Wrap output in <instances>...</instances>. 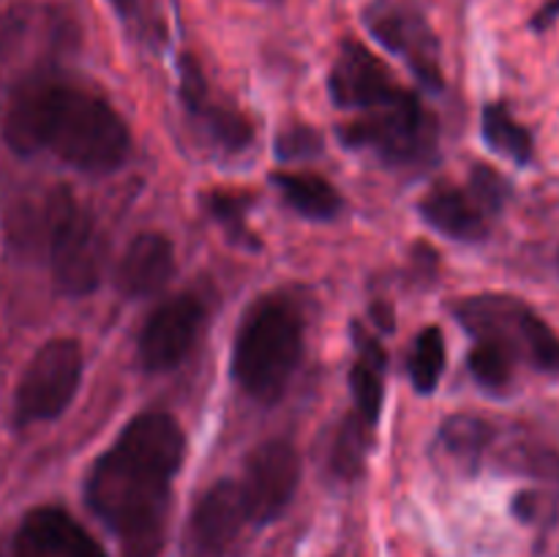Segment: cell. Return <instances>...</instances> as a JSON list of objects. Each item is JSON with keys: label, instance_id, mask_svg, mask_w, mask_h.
<instances>
[{"label": "cell", "instance_id": "obj_1", "mask_svg": "<svg viewBox=\"0 0 559 557\" xmlns=\"http://www.w3.org/2000/svg\"><path fill=\"white\" fill-rule=\"evenodd\" d=\"M183 451V429L173 415L142 413L93 464L87 506L118 535L129 557H156Z\"/></svg>", "mask_w": 559, "mask_h": 557}, {"label": "cell", "instance_id": "obj_2", "mask_svg": "<svg viewBox=\"0 0 559 557\" xmlns=\"http://www.w3.org/2000/svg\"><path fill=\"white\" fill-rule=\"evenodd\" d=\"M304 353V320L287 298L251 306L235 336L233 375L246 393L271 402L287 388Z\"/></svg>", "mask_w": 559, "mask_h": 557}, {"label": "cell", "instance_id": "obj_3", "mask_svg": "<svg viewBox=\"0 0 559 557\" xmlns=\"http://www.w3.org/2000/svg\"><path fill=\"white\" fill-rule=\"evenodd\" d=\"M129 126L96 93L60 87L47 147L85 173H112L129 156Z\"/></svg>", "mask_w": 559, "mask_h": 557}, {"label": "cell", "instance_id": "obj_4", "mask_svg": "<svg viewBox=\"0 0 559 557\" xmlns=\"http://www.w3.org/2000/svg\"><path fill=\"white\" fill-rule=\"evenodd\" d=\"M338 140L349 147H371L393 164H413L435 153L437 126L418 96L402 87L391 102L366 109L364 118L342 126Z\"/></svg>", "mask_w": 559, "mask_h": 557}, {"label": "cell", "instance_id": "obj_5", "mask_svg": "<svg viewBox=\"0 0 559 557\" xmlns=\"http://www.w3.org/2000/svg\"><path fill=\"white\" fill-rule=\"evenodd\" d=\"M456 317L475 339H500L516 353V358H527L535 369L559 375V336L524 300L480 295L459 304Z\"/></svg>", "mask_w": 559, "mask_h": 557}, {"label": "cell", "instance_id": "obj_6", "mask_svg": "<svg viewBox=\"0 0 559 557\" xmlns=\"http://www.w3.org/2000/svg\"><path fill=\"white\" fill-rule=\"evenodd\" d=\"M49 262L55 282L69 295H87L102 278V238L74 197L58 189L47 208Z\"/></svg>", "mask_w": 559, "mask_h": 557}, {"label": "cell", "instance_id": "obj_7", "mask_svg": "<svg viewBox=\"0 0 559 557\" xmlns=\"http://www.w3.org/2000/svg\"><path fill=\"white\" fill-rule=\"evenodd\" d=\"M82 380V349L74 339H52L27 364L16 386L14 415L20 426L52 420L69 407Z\"/></svg>", "mask_w": 559, "mask_h": 557}, {"label": "cell", "instance_id": "obj_8", "mask_svg": "<svg viewBox=\"0 0 559 557\" xmlns=\"http://www.w3.org/2000/svg\"><path fill=\"white\" fill-rule=\"evenodd\" d=\"M366 31L399 55L420 82L442 87L440 44L418 0H371L364 11Z\"/></svg>", "mask_w": 559, "mask_h": 557}, {"label": "cell", "instance_id": "obj_9", "mask_svg": "<svg viewBox=\"0 0 559 557\" xmlns=\"http://www.w3.org/2000/svg\"><path fill=\"white\" fill-rule=\"evenodd\" d=\"M300 484V457L287 440H267L249 453L243 491L249 522L267 524L284 513Z\"/></svg>", "mask_w": 559, "mask_h": 557}, {"label": "cell", "instance_id": "obj_10", "mask_svg": "<svg viewBox=\"0 0 559 557\" xmlns=\"http://www.w3.org/2000/svg\"><path fill=\"white\" fill-rule=\"evenodd\" d=\"M205 322V306L194 295L164 300L140 333V360L151 371H169L191 353Z\"/></svg>", "mask_w": 559, "mask_h": 557}, {"label": "cell", "instance_id": "obj_11", "mask_svg": "<svg viewBox=\"0 0 559 557\" xmlns=\"http://www.w3.org/2000/svg\"><path fill=\"white\" fill-rule=\"evenodd\" d=\"M328 91L336 107L374 109L391 102L402 87L396 85L388 66L364 44L344 42L328 76Z\"/></svg>", "mask_w": 559, "mask_h": 557}, {"label": "cell", "instance_id": "obj_12", "mask_svg": "<svg viewBox=\"0 0 559 557\" xmlns=\"http://www.w3.org/2000/svg\"><path fill=\"white\" fill-rule=\"evenodd\" d=\"M60 87L63 82L52 74H33L14 87L3 115V137L11 151L33 156L47 147Z\"/></svg>", "mask_w": 559, "mask_h": 557}, {"label": "cell", "instance_id": "obj_13", "mask_svg": "<svg viewBox=\"0 0 559 557\" xmlns=\"http://www.w3.org/2000/svg\"><path fill=\"white\" fill-rule=\"evenodd\" d=\"M14 557H107L98 541L63 508L44 506L22 519Z\"/></svg>", "mask_w": 559, "mask_h": 557}, {"label": "cell", "instance_id": "obj_14", "mask_svg": "<svg viewBox=\"0 0 559 557\" xmlns=\"http://www.w3.org/2000/svg\"><path fill=\"white\" fill-rule=\"evenodd\" d=\"M249 522V511H246L243 491L235 481H218L216 486L205 491L197 511L191 517V535H194L197 546L207 555L227 549L235 538L240 535L243 524Z\"/></svg>", "mask_w": 559, "mask_h": 557}, {"label": "cell", "instance_id": "obj_15", "mask_svg": "<svg viewBox=\"0 0 559 557\" xmlns=\"http://www.w3.org/2000/svg\"><path fill=\"white\" fill-rule=\"evenodd\" d=\"M175 271V251L167 235L140 233L118 265V289L129 298H151L167 287Z\"/></svg>", "mask_w": 559, "mask_h": 557}, {"label": "cell", "instance_id": "obj_16", "mask_svg": "<svg viewBox=\"0 0 559 557\" xmlns=\"http://www.w3.org/2000/svg\"><path fill=\"white\" fill-rule=\"evenodd\" d=\"M420 216L437 233L456 240H484L489 233L486 213L467 189L440 183L420 200Z\"/></svg>", "mask_w": 559, "mask_h": 557}, {"label": "cell", "instance_id": "obj_17", "mask_svg": "<svg viewBox=\"0 0 559 557\" xmlns=\"http://www.w3.org/2000/svg\"><path fill=\"white\" fill-rule=\"evenodd\" d=\"M355 347H358V358H355L353 371H349V386H353L355 404H358V415L366 424H374L380 418L382 399H385V388H382V377L388 369V353L377 339L360 325L353 328Z\"/></svg>", "mask_w": 559, "mask_h": 557}, {"label": "cell", "instance_id": "obj_18", "mask_svg": "<svg viewBox=\"0 0 559 557\" xmlns=\"http://www.w3.org/2000/svg\"><path fill=\"white\" fill-rule=\"evenodd\" d=\"M273 183L278 186L287 205L306 218H320L322 222V218H333L342 211V197L325 178L304 173H278L273 175Z\"/></svg>", "mask_w": 559, "mask_h": 557}, {"label": "cell", "instance_id": "obj_19", "mask_svg": "<svg viewBox=\"0 0 559 557\" xmlns=\"http://www.w3.org/2000/svg\"><path fill=\"white\" fill-rule=\"evenodd\" d=\"M484 140L491 151L516 164H530L535 156V140L502 104H489L484 109Z\"/></svg>", "mask_w": 559, "mask_h": 557}, {"label": "cell", "instance_id": "obj_20", "mask_svg": "<svg viewBox=\"0 0 559 557\" xmlns=\"http://www.w3.org/2000/svg\"><path fill=\"white\" fill-rule=\"evenodd\" d=\"M491 431L495 429L484 418H478V415H453L442 426L440 446L445 448V453L453 462L475 467L486 448H489L491 437H495Z\"/></svg>", "mask_w": 559, "mask_h": 557}, {"label": "cell", "instance_id": "obj_21", "mask_svg": "<svg viewBox=\"0 0 559 557\" xmlns=\"http://www.w3.org/2000/svg\"><path fill=\"white\" fill-rule=\"evenodd\" d=\"M469 371L475 380L489 391H502L511 386L513 366H516V353L506 342L491 336L475 339V347L469 349Z\"/></svg>", "mask_w": 559, "mask_h": 557}, {"label": "cell", "instance_id": "obj_22", "mask_svg": "<svg viewBox=\"0 0 559 557\" xmlns=\"http://www.w3.org/2000/svg\"><path fill=\"white\" fill-rule=\"evenodd\" d=\"M445 371V336L440 328H424L413 344L409 355V380L415 391L431 393L440 386V377Z\"/></svg>", "mask_w": 559, "mask_h": 557}, {"label": "cell", "instance_id": "obj_23", "mask_svg": "<svg viewBox=\"0 0 559 557\" xmlns=\"http://www.w3.org/2000/svg\"><path fill=\"white\" fill-rule=\"evenodd\" d=\"M366 448H369V424L358 413L349 415L333 442V473L344 481L358 478L366 462Z\"/></svg>", "mask_w": 559, "mask_h": 557}, {"label": "cell", "instance_id": "obj_24", "mask_svg": "<svg viewBox=\"0 0 559 557\" xmlns=\"http://www.w3.org/2000/svg\"><path fill=\"white\" fill-rule=\"evenodd\" d=\"M191 112L205 123L207 134H211L218 145L227 147V151H243L251 142V137H254L251 123L243 115L235 112V109L216 107V104H211L207 98L202 104H197Z\"/></svg>", "mask_w": 559, "mask_h": 557}, {"label": "cell", "instance_id": "obj_25", "mask_svg": "<svg viewBox=\"0 0 559 557\" xmlns=\"http://www.w3.org/2000/svg\"><path fill=\"white\" fill-rule=\"evenodd\" d=\"M249 197L246 194H229V191H211L205 200L207 213L216 218L224 227V233L235 240L238 246H246V249H257L260 240L254 238L249 227H246V211H249Z\"/></svg>", "mask_w": 559, "mask_h": 557}, {"label": "cell", "instance_id": "obj_26", "mask_svg": "<svg viewBox=\"0 0 559 557\" xmlns=\"http://www.w3.org/2000/svg\"><path fill=\"white\" fill-rule=\"evenodd\" d=\"M467 191L473 194V200L478 202L480 211H484L486 216H491V213H500L502 205L508 202V197H511V183H508L497 169L478 164V167H473V175H469Z\"/></svg>", "mask_w": 559, "mask_h": 557}, {"label": "cell", "instance_id": "obj_27", "mask_svg": "<svg viewBox=\"0 0 559 557\" xmlns=\"http://www.w3.org/2000/svg\"><path fill=\"white\" fill-rule=\"evenodd\" d=\"M322 151V140L309 126H293L276 140V156L282 162H298V158H311Z\"/></svg>", "mask_w": 559, "mask_h": 557}, {"label": "cell", "instance_id": "obj_28", "mask_svg": "<svg viewBox=\"0 0 559 557\" xmlns=\"http://www.w3.org/2000/svg\"><path fill=\"white\" fill-rule=\"evenodd\" d=\"M557 16H559V0H549V3H546L544 9L535 14L533 27H535V31H546V27H549L551 22L557 20Z\"/></svg>", "mask_w": 559, "mask_h": 557}, {"label": "cell", "instance_id": "obj_29", "mask_svg": "<svg viewBox=\"0 0 559 557\" xmlns=\"http://www.w3.org/2000/svg\"><path fill=\"white\" fill-rule=\"evenodd\" d=\"M136 3H140V0H109V5H112L123 20H129V16L136 14Z\"/></svg>", "mask_w": 559, "mask_h": 557}]
</instances>
